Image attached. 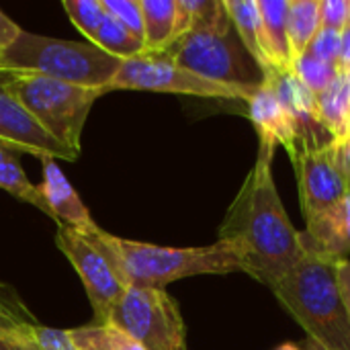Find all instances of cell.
Here are the masks:
<instances>
[{
  "label": "cell",
  "instance_id": "19",
  "mask_svg": "<svg viewBox=\"0 0 350 350\" xmlns=\"http://www.w3.org/2000/svg\"><path fill=\"white\" fill-rule=\"evenodd\" d=\"M144 53H162L176 39V0H139Z\"/></svg>",
  "mask_w": 350,
  "mask_h": 350
},
{
  "label": "cell",
  "instance_id": "3",
  "mask_svg": "<svg viewBox=\"0 0 350 350\" xmlns=\"http://www.w3.org/2000/svg\"><path fill=\"white\" fill-rule=\"evenodd\" d=\"M94 240L105 248L129 287L164 289L166 285L197 275L242 273L236 252L226 242L197 248H170L113 236L98 226Z\"/></svg>",
  "mask_w": 350,
  "mask_h": 350
},
{
  "label": "cell",
  "instance_id": "35",
  "mask_svg": "<svg viewBox=\"0 0 350 350\" xmlns=\"http://www.w3.org/2000/svg\"><path fill=\"white\" fill-rule=\"evenodd\" d=\"M349 25H350V0H349Z\"/></svg>",
  "mask_w": 350,
  "mask_h": 350
},
{
  "label": "cell",
  "instance_id": "5",
  "mask_svg": "<svg viewBox=\"0 0 350 350\" xmlns=\"http://www.w3.org/2000/svg\"><path fill=\"white\" fill-rule=\"evenodd\" d=\"M0 86L14 96L35 121L64 148L80 156L82 129L100 88H84L33 72L0 70Z\"/></svg>",
  "mask_w": 350,
  "mask_h": 350
},
{
  "label": "cell",
  "instance_id": "34",
  "mask_svg": "<svg viewBox=\"0 0 350 350\" xmlns=\"http://www.w3.org/2000/svg\"><path fill=\"white\" fill-rule=\"evenodd\" d=\"M275 350H301L297 345H293V342H283L281 347H277Z\"/></svg>",
  "mask_w": 350,
  "mask_h": 350
},
{
  "label": "cell",
  "instance_id": "13",
  "mask_svg": "<svg viewBox=\"0 0 350 350\" xmlns=\"http://www.w3.org/2000/svg\"><path fill=\"white\" fill-rule=\"evenodd\" d=\"M43 162V180L37 187L41 195V211L49 215L57 226L74 228L80 232H88L96 228L92 221L86 205L62 172V168L55 164V160H41Z\"/></svg>",
  "mask_w": 350,
  "mask_h": 350
},
{
  "label": "cell",
  "instance_id": "9",
  "mask_svg": "<svg viewBox=\"0 0 350 350\" xmlns=\"http://www.w3.org/2000/svg\"><path fill=\"white\" fill-rule=\"evenodd\" d=\"M92 230L80 232L74 228L57 226L55 244L82 279L88 301L94 310V324H107L113 308L119 304L129 285L105 248L94 240Z\"/></svg>",
  "mask_w": 350,
  "mask_h": 350
},
{
  "label": "cell",
  "instance_id": "22",
  "mask_svg": "<svg viewBox=\"0 0 350 350\" xmlns=\"http://www.w3.org/2000/svg\"><path fill=\"white\" fill-rule=\"evenodd\" d=\"M0 189L10 193L18 201L35 205L39 211L43 207L37 187L29 183V178H27L23 166H21L18 154L14 150L6 148V146H2V144H0Z\"/></svg>",
  "mask_w": 350,
  "mask_h": 350
},
{
  "label": "cell",
  "instance_id": "1",
  "mask_svg": "<svg viewBox=\"0 0 350 350\" xmlns=\"http://www.w3.org/2000/svg\"><path fill=\"white\" fill-rule=\"evenodd\" d=\"M275 150L258 144L256 162L219 226V242L236 252L242 273L269 289L304 256L301 232L289 219L273 178Z\"/></svg>",
  "mask_w": 350,
  "mask_h": 350
},
{
  "label": "cell",
  "instance_id": "28",
  "mask_svg": "<svg viewBox=\"0 0 350 350\" xmlns=\"http://www.w3.org/2000/svg\"><path fill=\"white\" fill-rule=\"evenodd\" d=\"M340 45H342V33L330 31V29H320L306 53H310L326 64L336 66L338 55H340Z\"/></svg>",
  "mask_w": 350,
  "mask_h": 350
},
{
  "label": "cell",
  "instance_id": "31",
  "mask_svg": "<svg viewBox=\"0 0 350 350\" xmlns=\"http://www.w3.org/2000/svg\"><path fill=\"white\" fill-rule=\"evenodd\" d=\"M332 146H334V150H336L338 168H340V172H342V176H345V180H347V187L350 189V135L345 142H340V144H334V142H332Z\"/></svg>",
  "mask_w": 350,
  "mask_h": 350
},
{
  "label": "cell",
  "instance_id": "17",
  "mask_svg": "<svg viewBox=\"0 0 350 350\" xmlns=\"http://www.w3.org/2000/svg\"><path fill=\"white\" fill-rule=\"evenodd\" d=\"M318 121L334 144L345 142L350 135V76L340 74L332 84L316 96Z\"/></svg>",
  "mask_w": 350,
  "mask_h": 350
},
{
  "label": "cell",
  "instance_id": "30",
  "mask_svg": "<svg viewBox=\"0 0 350 350\" xmlns=\"http://www.w3.org/2000/svg\"><path fill=\"white\" fill-rule=\"evenodd\" d=\"M23 29L14 23V21H10L2 10H0V55L6 51V47L18 37V33H21Z\"/></svg>",
  "mask_w": 350,
  "mask_h": 350
},
{
  "label": "cell",
  "instance_id": "11",
  "mask_svg": "<svg viewBox=\"0 0 350 350\" xmlns=\"http://www.w3.org/2000/svg\"><path fill=\"white\" fill-rule=\"evenodd\" d=\"M0 144L16 154H31L39 160H76L78 156L55 142L35 117L0 86Z\"/></svg>",
  "mask_w": 350,
  "mask_h": 350
},
{
  "label": "cell",
  "instance_id": "29",
  "mask_svg": "<svg viewBox=\"0 0 350 350\" xmlns=\"http://www.w3.org/2000/svg\"><path fill=\"white\" fill-rule=\"evenodd\" d=\"M322 29L342 33L349 25V0H320Z\"/></svg>",
  "mask_w": 350,
  "mask_h": 350
},
{
  "label": "cell",
  "instance_id": "33",
  "mask_svg": "<svg viewBox=\"0 0 350 350\" xmlns=\"http://www.w3.org/2000/svg\"><path fill=\"white\" fill-rule=\"evenodd\" d=\"M301 350H328V349H324L320 342H316L314 338H306V342H304V349Z\"/></svg>",
  "mask_w": 350,
  "mask_h": 350
},
{
  "label": "cell",
  "instance_id": "21",
  "mask_svg": "<svg viewBox=\"0 0 350 350\" xmlns=\"http://www.w3.org/2000/svg\"><path fill=\"white\" fill-rule=\"evenodd\" d=\"M92 45H96L98 49H103L105 53H109V55H113V57H117L121 62L137 57V55H142L146 51L144 41L133 37L117 18H113L107 12H105V16L100 21L98 33H96V39H94Z\"/></svg>",
  "mask_w": 350,
  "mask_h": 350
},
{
  "label": "cell",
  "instance_id": "6",
  "mask_svg": "<svg viewBox=\"0 0 350 350\" xmlns=\"http://www.w3.org/2000/svg\"><path fill=\"white\" fill-rule=\"evenodd\" d=\"M162 53L176 66L219 84L248 90L262 84V72L240 43L226 6L213 21L191 29Z\"/></svg>",
  "mask_w": 350,
  "mask_h": 350
},
{
  "label": "cell",
  "instance_id": "8",
  "mask_svg": "<svg viewBox=\"0 0 350 350\" xmlns=\"http://www.w3.org/2000/svg\"><path fill=\"white\" fill-rule=\"evenodd\" d=\"M113 90H150V92H174L197 98H219V100H244L248 103L254 90L219 84L201 78L164 53H142L131 59H123L113 80L105 86V94Z\"/></svg>",
  "mask_w": 350,
  "mask_h": 350
},
{
  "label": "cell",
  "instance_id": "10",
  "mask_svg": "<svg viewBox=\"0 0 350 350\" xmlns=\"http://www.w3.org/2000/svg\"><path fill=\"white\" fill-rule=\"evenodd\" d=\"M299 201L306 221L336 205L349 191L332 142H304L295 160Z\"/></svg>",
  "mask_w": 350,
  "mask_h": 350
},
{
  "label": "cell",
  "instance_id": "32",
  "mask_svg": "<svg viewBox=\"0 0 350 350\" xmlns=\"http://www.w3.org/2000/svg\"><path fill=\"white\" fill-rule=\"evenodd\" d=\"M336 70L340 74H349L350 76V25H347V29L342 31V45H340Z\"/></svg>",
  "mask_w": 350,
  "mask_h": 350
},
{
  "label": "cell",
  "instance_id": "26",
  "mask_svg": "<svg viewBox=\"0 0 350 350\" xmlns=\"http://www.w3.org/2000/svg\"><path fill=\"white\" fill-rule=\"evenodd\" d=\"M62 6L68 12L70 21L84 33V37L94 43L100 21L105 16L100 0H64Z\"/></svg>",
  "mask_w": 350,
  "mask_h": 350
},
{
  "label": "cell",
  "instance_id": "12",
  "mask_svg": "<svg viewBox=\"0 0 350 350\" xmlns=\"http://www.w3.org/2000/svg\"><path fill=\"white\" fill-rule=\"evenodd\" d=\"M248 117L258 131V144L271 148L283 146L295 164L301 144V131L269 84L262 82L254 90L252 98L248 100Z\"/></svg>",
  "mask_w": 350,
  "mask_h": 350
},
{
  "label": "cell",
  "instance_id": "27",
  "mask_svg": "<svg viewBox=\"0 0 350 350\" xmlns=\"http://www.w3.org/2000/svg\"><path fill=\"white\" fill-rule=\"evenodd\" d=\"M107 14L117 18L133 37L144 41V18L139 0H100Z\"/></svg>",
  "mask_w": 350,
  "mask_h": 350
},
{
  "label": "cell",
  "instance_id": "18",
  "mask_svg": "<svg viewBox=\"0 0 350 350\" xmlns=\"http://www.w3.org/2000/svg\"><path fill=\"white\" fill-rule=\"evenodd\" d=\"M258 10L262 16L267 55L273 66V72L291 70L293 57L287 39V12L289 0H258Z\"/></svg>",
  "mask_w": 350,
  "mask_h": 350
},
{
  "label": "cell",
  "instance_id": "25",
  "mask_svg": "<svg viewBox=\"0 0 350 350\" xmlns=\"http://www.w3.org/2000/svg\"><path fill=\"white\" fill-rule=\"evenodd\" d=\"M291 70L316 96L320 92H324L332 84V80L338 76L336 66L326 64V62H322V59H318V57H314L310 53H304L301 57H297L293 62Z\"/></svg>",
  "mask_w": 350,
  "mask_h": 350
},
{
  "label": "cell",
  "instance_id": "7",
  "mask_svg": "<svg viewBox=\"0 0 350 350\" xmlns=\"http://www.w3.org/2000/svg\"><path fill=\"white\" fill-rule=\"evenodd\" d=\"M107 324L127 334L144 350H187L183 314L166 289L127 287Z\"/></svg>",
  "mask_w": 350,
  "mask_h": 350
},
{
  "label": "cell",
  "instance_id": "16",
  "mask_svg": "<svg viewBox=\"0 0 350 350\" xmlns=\"http://www.w3.org/2000/svg\"><path fill=\"white\" fill-rule=\"evenodd\" d=\"M224 6L228 10V16L232 21V27L248 51V55L254 59L262 76L273 72V66L267 55V43H265V29H262V16L258 10V0H224Z\"/></svg>",
  "mask_w": 350,
  "mask_h": 350
},
{
  "label": "cell",
  "instance_id": "23",
  "mask_svg": "<svg viewBox=\"0 0 350 350\" xmlns=\"http://www.w3.org/2000/svg\"><path fill=\"white\" fill-rule=\"evenodd\" d=\"M68 332L80 350H144L127 334L109 324H88Z\"/></svg>",
  "mask_w": 350,
  "mask_h": 350
},
{
  "label": "cell",
  "instance_id": "2",
  "mask_svg": "<svg viewBox=\"0 0 350 350\" xmlns=\"http://www.w3.org/2000/svg\"><path fill=\"white\" fill-rule=\"evenodd\" d=\"M308 338L328 350H350V260L304 248L297 265L271 287Z\"/></svg>",
  "mask_w": 350,
  "mask_h": 350
},
{
  "label": "cell",
  "instance_id": "4",
  "mask_svg": "<svg viewBox=\"0 0 350 350\" xmlns=\"http://www.w3.org/2000/svg\"><path fill=\"white\" fill-rule=\"evenodd\" d=\"M121 59L92 43L64 41L21 31L0 55V70L33 72L84 88H100L113 80Z\"/></svg>",
  "mask_w": 350,
  "mask_h": 350
},
{
  "label": "cell",
  "instance_id": "24",
  "mask_svg": "<svg viewBox=\"0 0 350 350\" xmlns=\"http://www.w3.org/2000/svg\"><path fill=\"white\" fill-rule=\"evenodd\" d=\"M14 320H16V326L21 328V332L39 350H80L72 342L68 330L47 328V326L39 324L23 301L16 308Z\"/></svg>",
  "mask_w": 350,
  "mask_h": 350
},
{
  "label": "cell",
  "instance_id": "15",
  "mask_svg": "<svg viewBox=\"0 0 350 350\" xmlns=\"http://www.w3.org/2000/svg\"><path fill=\"white\" fill-rule=\"evenodd\" d=\"M304 248L330 258H349L350 254V189L332 207L306 221L301 232Z\"/></svg>",
  "mask_w": 350,
  "mask_h": 350
},
{
  "label": "cell",
  "instance_id": "20",
  "mask_svg": "<svg viewBox=\"0 0 350 350\" xmlns=\"http://www.w3.org/2000/svg\"><path fill=\"white\" fill-rule=\"evenodd\" d=\"M322 29L320 0H289L287 12V39L293 62L301 57L318 31Z\"/></svg>",
  "mask_w": 350,
  "mask_h": 350
},
{
  "label": "cell",
  "instance_id": "14",
  "mask_svg": "<svg viewBox=\"0 0 350 350\" xmlns=\"http://www.w3.org/2000/svg\"><path fill=\"white\" fill-rule=\"evenodd\" d=\"M262 82L271 86V90L275 92L279 103L295 119V123L301 131V144L304 142H332V139L322 137L326 131L318 121L316 94L293 74V70L269 72L267 76H262Z\"/></svg>",
  "mask_w": 350,
  "mask_h": 350
}]
</instances>
